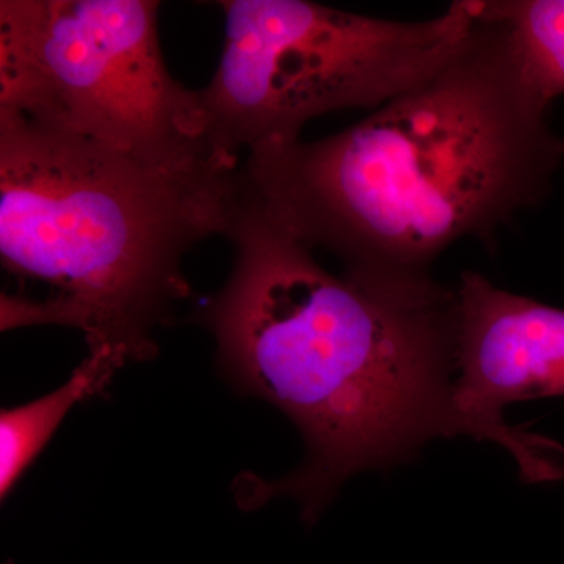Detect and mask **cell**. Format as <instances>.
<instances>
[{"label":"cell","instance_id":"1","mask_svg":"<svg viewBox=\"0 0 564 564\" xmlns=\"http://www.w3.org/2000/svg\"><path fill=\"white\" fill-rule=\"evenodd\" d=\"M549 107L481 0L473 39L436 74L343 132L248 152L240 192L350 280L429 284L452 245L489 242L547 195L564 159Z\"/></svg>","mask_w":564,"mask_h":564},{"label":"cell","instance_id":"2","mask_svg":"<svg viewBox=\"0 0 564 564\" xmlns=\"http://www.w3.org/2000/svg\"><path fill=\"white\" fill-rule=\"evenodd\" d=\"M225 285L192 314L221 373L302 432L306 463L262 496L289 494L314 521L350 475L410 462L467 434L454 402L456 291L333 274L237 188Z\"/></svg>","mask_w":564,"mask_h":564},{"label":"cell","instance_id":"3","mask_svg":"<svg viewBox=\"0 0 564 564\" xmlns=\"http://www.w3.org/2000/svg\"><path fill=\"white\" fill-rule=\"evenodd\" d=\"M231 172L166 173L96 141L0 111V261L46 288L3 293L2 332L79 329L122 362L158 356L154 334L191 293L185 254L228 229Z\"/></svg>","mask_w":564,"mask_h":564},{"label":"cell","instance_id":"4","mask_svg":"<svg viewBox=\"0 0 564 564\" xmlns=\"http://www.w3.org/2000/svg\"><path fill=\"white\" fill-rule=\"evenodd\" d=\"M226 41L199 91L212 150L302 140L304 124L344 109H380L432 77L473 39L481 0L432 20L364 17L306 0H221Z\"/></svg>","mask_w":564,"mask_h":564},{"label":"cell","instance_id":"5","mask_svg":"<svg viewBox=\"0 0 564 564\" xmlns=\"http://www.w3.org/2000/svg\"><path fill=\"white\" fill-rule=\"evenodd\" d=\"M154 0H2L0 111L166 173L231 172L198 90L174 79Z\"/></svg>","mask_w":564,"mask_h":564},{"label":"cell","instance_id":"6","mask_svg":"<svg viewBox=\"0 0 564 564\" xmlns=\"http://www.w3.org/2000/svg\"><path fill=\"white\" fill-rule=\"evenodd\" d=\"M454 402L475 440L507 448L529 484L562 478L564 451L508 425L505 404L564 397V311L464 272L456 289Z\"/></svg>","mask_w":564,"mask_h":564},{"label":"cell","instance_id":"7","mask_svg":"<svg viewBox=\"0 0 564 564\" xmlns=\"http://www.w3.org/2000/svg\"><path fill=\"white\" fill-rule=\"evenodd\" d=\"M124 366L110 351H90L73 377L57 391L0 414V496L11 489L35 462L70 408L98 395L109 386L117 370Z\"/></svg>","mask_w":564,"mask_h":564},{"label":"cell","instance_id":"8","mask_svg":"<svg viewBox=\"0 0 564 564\" xmlns=\"http://www.w3.org/2000/svg\"><path fill=\"white\" fill-rule=\"evenodd\" d=\"M513 32L534 90L552 104L564 95V0H488Z\"/></svg>","mask_w":564,"mask_h":564}]
</instances>
